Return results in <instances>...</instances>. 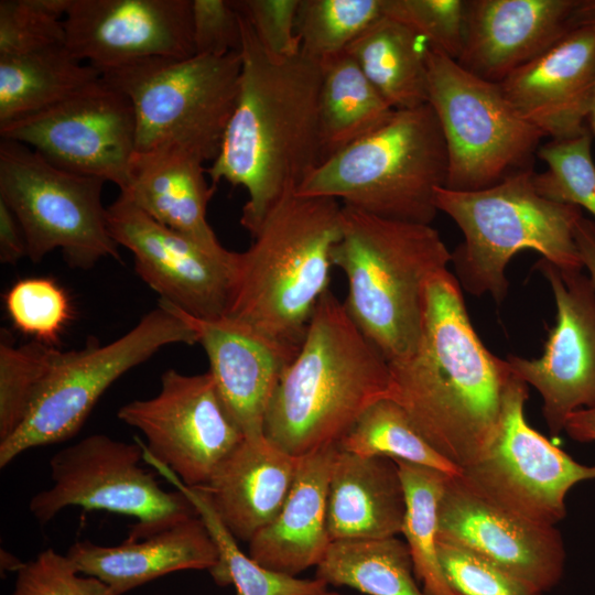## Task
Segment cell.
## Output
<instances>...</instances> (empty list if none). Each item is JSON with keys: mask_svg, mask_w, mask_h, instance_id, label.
Segmentation results:
<instances>
[{"mask_svg": "<svg viewBox=\"0 0 595 595\" xmlns=\"http://www.w3.org/2000/svg\"><path fill=\"white\" fill-rule=\"evenodd\" d=\"M240 24L238 98L206 173L214 188L226 181L247 191L240 224L252 237L277 201L298 191L323 162L322 62L302 51L288 58L272 57L241 14Z\"/></svg>", "mask_w": 595, "mask_h": 595, "instance_id": "6da1fadb", "label": "cell"}, {"mask_svg": "<svg viewBox=\"0 0 595 595\" xmlns=\"http://www.w3.org/2000/svg\"><path fill=\"white\" fill-rule=\"evenodd\" d=\"M388 364V398L425 441L461 470L475 462L497 431L513 374L482 343L447 269L426 284L415 350Z\"/></svg>", "mask_w": 595, "mask_h": 595, "instance_id": "7a4b0ae2", "label": "cell"}, {"mask_svg": "<svg viewBox=\"0 0 595 595\" xmlns=\"http://www.w3.org/2000/svg\"><path fill=\"white\" fill-rule=\"evenodd\" d=\"M389 364L328 290L270 400L264 435L301 457L339 444L360 415L387 398Z\"/></svg>", "mask_w": 595, "mask_h": 595, "instance_id": "3957f363", "label": "cell"}, {"mask_svg": "<svg viewBox=\"0 0 595 595\" xmlns=\"http://www.w3.org/2000/svg\"><path fill=\"white\" fill-rule=\"evenodd\" d=\"M342 214L335 198L284 193L238 252L226 315L298 353L329 290Z\"/></svg>", "mask_w": 595, "mask_h": 595, "instance_id": "277c9868", "label": "cell"}, {"mask_svg": "<svg viewBox=\"0 0 595 595\" xmlns=\"http://www.w3.org/2000/svg\"><path fill=\"white\" fill-rule=\"evenodd\" d=\"M451 260L452 252L431 225L385 219L343 205L332 263L346 275L349 316L388 363L415 350L426 284Z\"/></svg>", "mask_w": 595, "mask_h": 595, "instance_id": "5b68a950", "label": "cell"}, {"mask_svg": "<svg viewBox=\"0 0 595 595\" xmlns=\"http://www.w3.org/2000/svg\"><path fill=\"white\" fill-rule=\"evenodd\" d=\"M533 175V169L521 171L472 192L436 188L437 210L448 215L464 236L451 262L468 293L489 294L500 303L508 290L506 267L526 249L559 268L584 269L574 238L582 209L542 196Z\"/></svg>", "mask_w": 595, "mask_h": 595, "instance_id": "8992f818", "label": "cell"}, {"mask_svg": "<svg viewBox=\"0 0 595 595\" xmlns=\"http://www.w3.org/2000/svg\"><path fill=\"white\" fill-rule=\"evenodd\" d=\"M447 169L441 126L425 104L396 110L382 127L323 161L296 193L335 198L385 219L431 225Z\"/></svg>", "mask_w": 595, "mask_h": 595, "instance_id": "52a82bcc", "label": "cell"}, {"mask_svg": "<svg viewBox=\"0 0 595 595\" xmlns=\"http://www.w3.org/2000/svg\"><path fill=\"white\" fill-rule=\"evenodd\" d=\"M240 73V52H232L144 58L101 78L133 107L138 152L175 147L213 162L237 102Z\"/></svg>", "mask_w": 595, "mask_h": 595, "instance_id": "ba28073f", "label": "cell"}, {"mask_svg": "<svg viewBox=\"0 0 595 595\" xmlns=\"http://www.w3.org/2000/svg\"><path fill=\"white\" fill-rule=\"evenodd\" d=\"M426 65L429 105L447 150L446 188L479 191L532 169L544 134L513 109L499 84L432 46Z\"/></svg>", "mask_w": 595, "mask_h": 595, "instance_id": "9c48e42d", "label": "cell"}, {"mask_svg": "<svg viewBox=\"0 0 595 595\" xmlns=\"http://www.w3.org/2000/svg\"><path fill=\"white\" fill-rule=\"evenodd\" d=\"M197 335L170 304L143 315L130 331L101 345L63 351L21 425L0 442L3 468L28 450L62 443L76 435L105 391L122 375L173 344L193 345Z\"/></svg>", "mask_w": 595, "mask_h": 595, "instance_id": "30bf717a", "label": "cell"}, {"mask_svg": "<svg viewBox=\"0 0 595 595\" xmlns=\"http://www.w3.org/2000/svg\"><path fill=\"white\" fill-rule=\"evenodd\" d=\"M105 181L62 170L30 147L1 139L0 199L17 217L32 262L60 248L68 267L121 260L102 204Z\"/></svg>", "mask_w": 595, "mask_h": 595, "instance_id": "8fae6325", "label": "cell"}, {"mask_svg": "<svg viewBox=\"0 0 595 595\" xmlns=\"http://www.w3.org/2000/svg\"><path fill=\"white\" fill-rule=\"evenodd\" d=\"M142 459L141 442L88 435L51 457L52 485L31 498L29 510L42 524L71 506L130 516L138 520L131 540L197 516L185 495L164 490Z\"/></svg>", "mask_w": 595, "mask_h": 595, "instance_id": "7c38bea8", "label": "cell"}, {"mask_svg": "<svg viewBox=\"0 0 595 595\" xmlns=\"http://www.w3.org/2000/svg\"><path fill=\"white\" fill-rule=\"evenodd\" d=\"M528 397V385L513 375L493 440L458 477L488 502L555 527L566 516L567 493L595 479V465L576 462L530 426L524 418Z\"/></svg>", "mask_w": 595, "mask_h": 595, "instance_id": "4fadbf2b", "label": "cell"}, {"mask_svg": "<svg viewBox=\"0 0 595 595\" xmlns=\"http://www.w3.org/2000/svg\"><path fill=\"white\" fill-rule=\"evenodd\" d=\"M0 136L62 170L111 182L120 191L137 151L133 107L101 77L51 107L0 125Z\"/></svg>", "mask_w": 595, "mask_h": 595, "instance_id": "5bb4252c", "label": "cell"}, {"mask_svg": "<svg viewBox=\"0 0 595 595\" xmlns=\"http://www.w3.org/2000/svg\"><path fill=\"white\" fill-rule=\"evenodd\" d=\"M117 415L143 434L144 454L188 487L205 486L245 437L209 371L184 375L169 369L154 397L130 401Z\"/></svg>", "mask_w": 595, "mask_h": 595, "instance_id": "9a60e30c", "label": "cell"}, {"mask_svg": "<svg viewBox=\"0 0 595 595\" xmlns=\"http://www.w3.org/2000/svg\"><path fill=\"white\" fill-rule=\"evenodd\" d=\"M107 219L112 238L131 251L137 274L160 301L197 318L226 315L238 252L207 251L151 218L121 192L107 207Z\"/></svg>", "mask_w": 595, "mask_h": 595, "instance_id": "2e32d148", "label": "cell"}, {"mask_svg": "<svg viewBox=\"0 0 595 595\" xmlns=\"http://www.w3.org/2000/svg\"><path fill=\"white\" fill-rule=\"evenodd\" d=\"M536 268L553 292L555 325L539 358L509 355L506 360L517 378L538 390L549 432L556 436L572 413L595 407V291L582 270L543 258Z\"/></svg>", "mask_w": 595, "mask_h": 595, "instance_id": "e0dca14e", "label": "cell"}, {"mask_svg": "<svg viewBox=\"0 0 595 595\" xmlns=\"http://www.w3.org/2000/svg\"><path fill=\"white\" fill-rule=\"evenodd\" d=\"M64 26L68 51L100 74L195 55L192 0H69Z\"/></svg>", "mask_w": 595, "mask_h": 595, "instance_id": "ac0fdd59", "label": "cell"}, {"mask_svg": "<svg viewBox=\"0 0 595 595\" xmlns=\"http://www.w3.org/2000/svg\"><path fill=\"white\" fill-rule=\"evenodd\" d=\"M437 541L466 549L542 593L561 580L565 548L560 531L510 513L448 476L437 510Z\"/></svg>", "mask_w": 595, "mask_h": 595, "instance_id": "d6986e66", "label": "cell"}, {"mask_svg": "<svg viewBox=\"0 0 595 595\" xmlns=\"http://www.w3.org/2000/svg\"><path fill=\"white\" fill-rule=\"evenodd\" d=\"M499 86L513 109L544 137L565 140L587 132L595 93V28L571 30Z\"/></svg>", "mask_w": 595, "mask_h": 595, "instance_id": "ffe728a7", "label": "cell"}, {"mask_svg": "<svg viewBox=\"0 0 595 595\" xmlns=\"http://www.w3.org/2000/svg\"><path fill=\"white\" fill-rule=\"evenodd\" d=\"M577 0H467L462 52L456 62L499 84L571 31Z\"/></svg>", "mask_w": 595, "mask_h": 595, "instance_id": "44dd1931", "label": "cell"}, {"mask_svg": "<svg viewBox=\"0 0 595 595\" xmlns=\"http://www.w3.org/2000/svg\"><path fill=\"white\" fill-rule=\"evenodd\" d=\"M173 307L195 331L219 397L245 437L264 435L270 400L296 353L227 315L204 320Z\"/></svg>", "mask_w": 595, "mask_h": 595, "instance_id": "7402d4cb", "label": "cell"}, {"mask_svg": "<svg viewBox=\"0 0 595 595\" xmlns=\"http://www.w3.org/2000/svg\"><path fill=\"white\" fill-rule=\"evenodd\" d=\"M66 555L79 573L97 577L116 595L177 571H209L218 562L217 547L198 515L116 545L77 541Z\"/></svg>", "mask_w": 595, "mask_h": 595, "instance_id": "603a6c76", "label": "cell"}, {"mask_svg": "<svg viewBox=\"0 0 595 595\" xmlns=\"http://www.w3.org/2000/svg\"><path fill=\"white\" fill-rule=\"evenodd\" d=\"M338 446L299 457L291 490L275 518L249 541V555L262 566L296 576L317 566L331 538L327 501L332 465Z\"/></svg>", "mask_w": 595, "mask_h": 595, "instance_id": "cb8c5ba5", "label": "cell"}, {"mask_svg": "<svg viewBox=\"0 0 595 595\" xmlns=\"http://www.w3.org/2000/svg\"><path fill=\"white\" fill-rule=\"evenodd\" d=\"M298 463L266 435L244 437L202 488L234 537L249 542L281 510Z\"/></svg>", "mask_w": 595, "mask_h": 595, "instance_id": "d4e9b609", "label": "cell"}, {"mask_svg": "<svg viewBox=\"0 0 595 595\" xmlns=\"http://www.w3.org/2000/svg\"><path fill=\"white\" fill-rule=\"evenodd\" d=\"M203 161L175 147L136 151L126 190L130 199L161 225L216 255L228 249L207 221L215 188L206 182Z\"/></svg>", "mask_w": 595, "mask_h": 595, "instance_id": "484cf974", "label": "cell"}, {"mask_svg": "<svg viewBox=\"0 0 595 595\" xmlns=\"http://www.w3.org/2000/svg\"><path fill=\"white\" fill-rule=\"evenodd\" d=\"M405 508L404 488L393 459L337 448L327 501L332 542L397 537Z\"/></svg>", "mask_w": 595, "mask_h": 595, "instance_id": "4316f807", "label": "cell"}, {"mask_svg": "<svg viewBox=\"0 0 595 595\" xmlns=\"http://www.w3.org/2000/svg\"><path fill=\"white\" fill-rule=\"evenodd\" d=\"M430 46L415 31L383 14L346 52L394 110H405L429 104Z\"/></svg>", "mask_w": 595, "mask_h": 595, "instance_id": "83f0119b", "label": "cell"}, {"mask_svg": "<svg viewBox=\"0 0 595 595\" xmlns=\"http://www.w3.org/2000/svg\"><path fill=\"white\" fill-rule=\"evenodd\" d=\"M100 77L65 44L0 55V125L51 107Z\"/></svg>", "mask_w": 595, "mask_h": 595, "instance_id": "f1b7e54d", "label": "cell"}, {"mask_svg": "<svg viewBox=\"0 0 595 595\" xmlns=\"http://www.w3.org/2000/svg\"><path fill=\"white\" fill-rule=\"evenodd\" d=\"M394 111L346 51L322 61L323 161L382 127Z\"/></svg>", "mask_w": 595, "mask_h": 595, "instance_id": "f546056e", "label": "cell"}, {"mask_svg": "<svg viewBox=\"0 0 595 595\" xmlns=\"http://www.w3.org/2000/svg\"><path fill=\"white\" fill-rule=\"evenodd\" d=\"M315 578L368 595H426L416 583L408 544L397 537L331 542Z\"/></svg>", "mask_w": 595, "mask_h": 595, "instance_id": "4dcf8cb0", "label": "cell"}, {"mask_svg": "<svg viewBox=\"0 0 595 595\" xmlns=\"http://www.w3.org/2000/svg\"><path fill=\"white\" fill-rule=\"evenodd\" d=\"M144 461L185 495L208 529L218 550V562L208 572L217 585H234L236 595H318L327 589V584L318 578L304 580L278 573L245 554L204 488L184 485L170 469L149 456H144Z\"/></svg>", "mask_w": 595, "mask_h": 595, "instance_id": "1f68e13d", "label": "cell"}, {"mask_svg": "<svg viewBox=\"0 0 595 595\" xmlns=\"http://www.w3.org/2000/svg\"><path fill=\"white\" fill-rule=\"evenodd\" d=\"M405 494V516L401 533L409 547L414 575L426 595H454L439 559L437 510L448 475L443 472L394 461Z\"/></svg>", "mask_w": 595, "mask_h": 595, "instance_id": "d6a6232c", "label": "cell"}, {"mask_svg": "<svg viewBox=\"0 0 595 595\" xmlns=\"http://www.w3.org/2000/svg\"><path fill=\"white\" fill-rule=\"evenodd\" d=\"M338 447L357 455L403 461L453 476L461 473L425 441L403 408L388 397L372 403L360 415Z\"/></svg>", "mask_w": 595, "mask_h": 595, "instance_id": "836d02e7", "label": "cell"}, {"mask_svg": "<svg viewBox=\"0 0 595 595\" xmlns=\"http://www.w3.org/2000/svg\"><path fill=\"white\" fill-rule=\"evenodd\" d=\"M383 15V0H300L295 31L301 51L324 61L340 54Z\"/></svg>", "mask_w": 595, "mask_h": 595, "instance_id": "e575fe53", "label": "cell"}, {"mask_svg": "<svg viewBox=\"0 0 595 595\" xmlns=\"http://www.w3.org/2000/svg\"><path fill=\"white\" fill-rule=\"evenodd\" d=\"M61 350L33 339L15 346L2 331L0 342V442L23 422Z\"/></svg>", "mask_w": 595, "mask_h": 595, "instance_id": "d590c367", "label": "cell"}, {"mask_svg": "<svg viewBox=\"0 0 595 595\" xmlns=\"http://www.w3.org/2000/svg\"><path fill=\"white\" fill-rule=\"evenodd\" d=\"M589 130L565 140H550L537 155L548 169L533 175L537 191L544 197L585 208L595 216V162Z\"/></svg>", "mask_w": 595, "mask_h": 595, "instance_id": "8d00e7d4", "label": "cell"}, {"mask_svg": "<svg viewBox=\"0 0 595 595\" xmlns=\"http://www.w3.org/2000/svg\"><path fill=\"white\" fill-rule=\"evenodd\" d=\"M4 303L19 331L53 346L73 317L66 291L52 278L19 280L6 293Z\"/></svg>", "mask_w": 595, "mask_h": 595, "instance_id": "74e56055", "label": "cell"}, {"mask_svg": "<svg viewBox=\"0 0 595 595\" xmlns=\"http://www.w3.org/2000/svg\"><path fill=\"white\" fill-rule=\"evenodd\" d=\"M69 0H1L0 55H20L65 44Z\"/></svg>", "mask_w": 595, "mask_h": 595, "instance_id": "f35d334b", "label": "cell"}, {"mask_svg": "<svg viewBox=\"0 0 595 595\" xmlns=\"http://www.w3.org/2000/svg\"><path fill=\"white\" fill-rule=\"evenodd\" d=\"M464 0H383V14L423 36L432 47L457 60L465 33Z\"/></svg>", "mask_w": 595, "mask_h": 595, "instance_id": "ab89813d", "label": "cell"}, {"mask_svg": "<svg viewBox=\"0 0 595 595\" xmlns=\"http://www.w3.org/2000/svg\"><path fill=\"white\" fill-rule=\"evenodd\" d=\"M443 574L454 595H542V592L490 561L437 541Z\"/></svg>", "mask_w": 595, "mask_h": 595, "instance_id": "60d3db41", "label": "cell"}, {"mask_svg": "<svg viewBox=\"0 0 595 595\" xmlns=\"http://www.w3.org/2000/svg\"><path fill=\"white\" fill-rule=\"evenodd\" d=\"M11 595H116L97 577L80 575L66 554L53 549L22 563Z\"/></svg>", "mask_w": 595, "mask_h": 595, "instance_id": "b9f144b4", "label": "cell"}, {"mask_svg": "<svg viewBox=\"0 0 595 595\" xmlns=\"http://www.w3.org/2000/svg\"><path fill=\"white\" fill-rule=\"evenodd\" d=\"M299 2L300 0H235L232 4L249 22L258 42L270 56L288 58L301 51L295 31Z\"/></svg>", "mask_w": 595, "mask_h": 595, "instance_id": "7bdbcfd3", "label": "cell"}, {"mask_svg": "<svg viewBox=\"0 0 595 595\" xmlns=\"http://www.w3.org/2000/svg\"><path fill=\"white\" fill-rule=\"evenodd\" d=\"M195 55L225 56L240 52V14L228 0H192Z\"/></svg>", "mask_w": 595, "mask_h": 595, "instance_id": "ee69618b", "label": "cell"}, {"mask_svg": "<svg viewBox=\"0 0 595 595\" xmlns=\"http://www.w3.org/2000/svg\"><path fill=\"white\" fill-rule=\"evenodd\" d=\"M23 257H28L23 230L12 210L0 199V261L15 264Z\"/></svg>", "mask_w": 595, "mask_h": 595, "instance_id": "f6af8a7d", "label": "cell"}, {"mask_svg": "<svg viewBox=\"0 0 595 595\" xmlns=\"http://www.w3.org/2000/svg\"><path fill=\"white\" fill-rule=\"evenodd\" d=\"M574 238L583 267L587 269L595 291V223L582 216L575 225Z\"/></svg>", "mask_w": 595, "mask_h": 595, "instance_id": "bcb514c9", "label": "cell"}, {"mask_svg": "<svg viewBox=\"0 0 595 595\" xmlns=\"http://www.w3.org/2000/svg\"><path fill=\"white\" fill-rule=\"evenodd\" d=\"M564 431L574 441L595 442V407L572 413L565 423Z\"/></svg>", "mask_w": 595, "mask_h": 595, "instance_id": "7dc6e473", "label": "cell"}, {"mask_svg": "<svg viewBox=\"0 0 595 595\" xmlns=\"http://www.w3.org/2000/svg\"><path fill=\"white\" fill-rule=\"evenodd\" d=\"M571 30L582 26L595 28V0H577L570 19Z\"/></svg>", "mask_w": 595, "mask_h": 595, "instance_id": "c3c4849f", "label": "cell"}, {"mask_svg": "<svg viewBox=\"0 0 595 595\" xmlns=\"http://www.w3.org/2000/svg\"><path fill=\"white\" fill-rule=\"evenodd\" d=\"M587 128L592 134V137L595 139V93L592 100L589 113L587 117Z\"/></svg>", "mask_w": 595, "mask_h": 595, "instance_id": "681fc988", "label": "cell"}, {"mask_svg": "<svg viewBox=\"0 0 595 595\" xmlns=\"http://www.w3.org/2000/svg\"><path fill=\"white\" fill-rule=\"evenodd\" d=\"M318 595H343V594H339V593H336V592H328L327 589L322 592L321 594Z\"/></svg>", "mask_w": 595, "mask_h": 595, "instance_id": "f907efd6", "label": "cell"}]
</instances>
